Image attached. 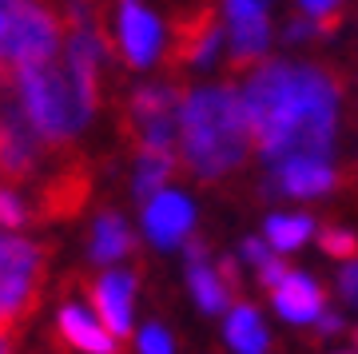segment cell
I'll list each match as a JSON object with an SVG mask.
<instances>
[{
  "label": "cell",
  "mask_w": 358,
  "mask_h": 354,
  "mask_svg": "<svg viewBox=\"0 0 358 354\" xmlns=\"http://www.w3.org/2000/svg\"><path fill=\"white\" fill-rule=\"evenodd\" d=\"M136 239H131L128 223L112 211H103L96 219V235H92V263H120L124 255H131Z\"/></svg>",
  "instance_id": "e0dca14e"
},
{
  "label": "cell",
  "mask_w": 358,
  "mask_h": 354,
  "mask_svg": "<svg viewBox=\"0 0 358 354\" xmlns=\"http://www.w3.org/2000/svg\"><path fill=\"white\" fill-rule=\"evenodd\" d=\"M287 275H291V267L282 263V259H275V255H271L267 263L259 267V278H263V283H267L271 291H275V287H279V283H282V278H287Z\"/></svg>",
  "instance_id": "d4e9b609"
},
{
  "label": "cell",
  "mask_w": 358,
  "mask_h": 354,
  "mask_svg": "<svg viewBox=\"0 0 358 354\" xmlns=\"http://www.w3.org/2000/svg\"><path fill=\"white\" fill-rule=\"evenodd\" d=\"M271 187L282 191V195H294V199H310V195H327L334 187V171L327 160H315V155H291L275 164V176H271Z\"/></svg>",
  "instance_id": "7c38bea8"
},
{
  "label": "cell",
  "mask_w": 358,
  "mask_h": 354,
  "mask_svg": "<svg viewBox=\"0 0 358 354\" xmlns=\"http://www.w3.org/2000/svg\"><path fill=\"white\" fill-rule=\"evenodd\" d=\"M310 231H315V223L307 215H271L263 243L275 247V251H294V247H303L310 239Z\"/></svg>",
  "instance_id": "ffe728a7"
},
{
  "label": "cell",
  "mask_w": 358,
  "mask_h": 354,
  "mask_svg": "<svg viewBox=\"0 0 358 354\" xmlns=\"http://www.w3.org/2000/svg\"><path fill=\"white\" fill-rule=\"evenodd\" d=\"M0 354H16V334L0 330Z\"/></svg>",
  "instance_id": "f1b7e54d"
},
{
  "label": "cell",
  "mask_w": 358,
  "mask_h": 354,
  "mask_svg": "<svg viewBox=\"0 0 358 354\" xmlns=\"http://www.w3.org/2000/svg\"><path fill=\"white\" fill-rule=\"evenodd\" d=\"M88 191H92V176H88V164L68 155L64 164L56 167L48 179L36 183V195H32V219L36 223H52V219H72L88 203Z\"/></svg>",
  "instance_id": "ba28073f"
},
{
  "label": "cell",
  "mask_w": 358,
  "mask_h": 354,
  "mask_svg": "<svg viewBox=\"0 0 358 354\" xmlns=\"http://www.w3.org/2000/svg\"><path fill=\"white\" fill-rule=\"evenodd\" d=\"M24 223H32V211H28V199L20 195V191L13 187H0V227H24Z\"/></svg>",
  "instance_id": "44dd1931"
},
{
  "label": "cell",
  "mask_w": 358,
  "mask_h": 354,
  "mask_svg": "<svg viewBox=\"0 0 358 354\" xmlns=\"http://www.w3.org/2000/svg\"><path fill=\"white\" fill-rule=\"evenodd\" d=\"M338 295H343L350 306H358V259H350V263L338 271Z\"/></svg>",
  "instance_id": "cb8c5ba5"
},
{
  "label": "cell",
  "mask_w": 358,
  "mask_h": 354,
  "mask_svg": "<svg viewBox=\"0 0 358 354\" xmlns=\"http://www.w3.org/2000/svg\"><path fill=\"white\" fill-rule=\"evenodd\" d=\"M183 92L176 84H143L131 92L124 108V132L131 136L136 152H167L176 155V127Z\"/></svg>",
  "instance_id": "8992f818"
},
{
  "label": "cell",
  "mask_w": 358,
  "mask_h": 354,
  "mask_svg": "<svg viewBox=\"0 0 358 354\" xmlns=\"http://www.w3.org/2000/svg\"><path fill=\"white\" fill-rule=\"evenodd\" d=\"M136 195L143 203H152L159 191H164L167 176H171V167H176V155L167 152H136Z\"/></svg>",
  "instance_id": "ac0fdd59"
},
{
  "label": "cell",
  "mask_w": 358,
  "mask_h": 354,
  "mask_svg": "<svg viewBox=\"0 0 358 354\" xmlns=\"http://www.w3.org/2000/svg\"><path fill=\"white\" fill-rule=\"evenodd\" d=\"M64 48L60 16L40 4H8V20L0 32V84H16L20 72L48 64Z\"/></svg>",
  "instance_id": "5b68a950"
},
{
  "label": "cell",
  "mask_w": 358,
  "mask_h": 354,
  "mask_svg": "<svg viewBox=\"0 0 358 354\" xmlns=\"http://www.w3.org/2000/svg\"><path fill=\"white\" fill-rule=\"evenodd\" d=\"M60 339L72 342V346L84 351V354H124L120 346H115L112 334H108L100 323H92L88 311H80L76 303L60 306Z\"/></svg>",
  "instance_id": "9a60e30c"
},
{
  "label": "cell",
  "mask_w": 358,
  "mask_h": 354,
  "mask_svg": "<svg viewBox=\"0 0 358 354\" xmlns=\"http://www.w3.org/2000/svg\"><path fill=\"white\" fill-rule=\"evenodd\" d=\"M275 311H279L287 323H319V315H322L319 283L307 278V275H299V271H291V275L275 287Z\"/></svg>",
  "instance_id": "5bb4252c"
},
{
  "label": "cell",
  "mask_w": 358,
  "mask_h": 354,
  "mask_svg": "<svg viewBox=\"0 0 358 354\" xmlns=\"http://www.w3.org/2000/svg\"><path fill=\"white\" fill-rule=\"evenodd\" d=\"M319 330H322V334H338V330H343V318L331 315V311H322V315H319Z\"/></svg>",
  "instance_id": "83f0119b"
},
{
  "label": "cell",
  "mask_w": 358,
  "mask_h": 354,
  "mask_svg": "<svg viewBox=\"0 0 358 354\" xmlns=\"http://www.w3.org/2000/svg\"><path fill=\"white\" fill-rule=\"evenodd\" d=\"M131 299H136V275L131 271H108L92 278V306L100 311L108 334H128L131 330Z\"/></svg>",
  "instance_id": "8fae6325"
},
{
  "label": "cell",
  "mask_w": 358,
  "mask_h": 354,
  "mask_svg": "<svg viewBox=\"0 0 358 354\" xmlns=\"http://www.w3.org/2000/svg\"><path fill=\"white\" fill-rule=\"evenodd\" d=\"M140 354H171V339L164 327H143L140 330Z\"/></svg>",
  "instance_id": "603a6c76"
},
{
  "label": "cell",
  "mask_w": 358,
  "mask_h": 354,
  "mask_svg": "<svg viewBox=\"0 0 358 354\" xmlns=\"http://www.w3.org/2000/svg\"><path fill=\"white\" fill-rule=\"evenodd\" d=\"M247 136L271 164L291 155L327 160L338 124L334 80L307 64H263L239 92Z\"/></svg>",
  "instance_id": "6da1fadb"
},
{
  "label": "cell",
  "mask_w": 358,
  "mask_h": 354,
  "mask_svg": "<svg viewBox=\"0 0 358 354\" xmlns=\"http://www.w3.org/2000/svg\"><path fill=\"white\" fill-rule=\"evenodd\" d=\"M16 96H20V108H24L28 124L36 127L52 148H68L84 132L92 112H96L84 100V92L76 88L64 56H52L48 64L20 72L16 76Z\"/></svg>",
  "instance_id": "3957f363"
},
{
  "label": "cell",
  "mask_w": 358,
  "mask_h": 354,
  "mask_svg": "<svg viewBox=\"0 0 358 354\" xmlns=\"http://www.w3.org/2000/svg\"><path fill=\"white\" fill-rule=\"evenodd\" d=\"M56 354H64V351H56Z\"/></svg>",
  "instance_id": "1f68e13d"
},
{
  "label": "cell",
  "mask_w": 358,
  "mask_h": 354,
  "mask_svg": "<svg viewBox=\"0 0 358 354\" xmlns=\"http://www.w3.org/2000/svg\"><path fill=\"white\" fill-rule=\"evenodd\" d=\"M120 52L131 68H148L159 60V44H164V24L155 20L140 4H120Z\"/></svg>",
  "instance_id": "30bf717a"
},
{
  "label": "cell",
  "mask_w": 358,
  "mask_h": 354,
  "mask_svg": "<svg viewBox=\"0 0 358 354\" xmlns=\"http://www.w3.org/2000/svg\"><path fill=\"white\" fill-rule=\"evenodd\" d=\"M179 155L199 179H219L247 160L251 136L243 124L235 88H199L183 96L179 108Z\"/></svg>",
  "instance_id": "7a4b0ae2"
},
{
  "label": "cell",
  "mask_w": 358,
  "mask_h": 354,
  "mask_svg": "<svg viewBox=\"0 0 358 354\" xmlns=\"http://www.w3.org/2000/svg\"><path fill=\"white\" fill-rule=\"evenodd\" d=\"M243 255H247L255 267H263V263L271 259V247H267L263 239H247V243H243Z\"/></svg>",
  "instance_id": "4316f807"
},
{
  "label": "cell",
  "mask_w": 358,
  "mask_h": 354,
  "mask_svg": "<svg viewBox=\"0 0 358 354\" xmlns=\"http://www.w3.org/2000/svg\"><path fill=\"white\" fill-rule=\"evenodd\" d=\"M52 247L24 235H0V330L24 327L36 315L44 287H48Z\"/></svg>",
  "instance_id": "277c9868"
},
{
  "label": "cell",
  "mask_w": 358,
  "mask_h": 354,
  "mask_svg": "<svg viewBox=\"0 0 358 354\" xmlns=\"http://www.w3.org/2000/svg\"><path fill=\"white\" fill-rule=\"evenodd\" d=\"M355 342H358V330H355Z\"/></svg>",
  "instance_id": "4dcf8cb0"
},
{
  "label": "cell",
  "mask_w": 358,
  "mask_h": 354,
  "mask_svg": "<svg viewBox=\"0 0 358 354\" xmlns=\"http://www.w3.org/2000/svg\"><path fill=\"white\" fill-rule=\"evenodd\" d=\"M223 44V24L215 8H187L171 20V40H167V64L171 68H207Z\"/></svg>",
  "instance_id": "52a82bcc"
},
{
  "label": "cell",
  "mask_w": 358,
  "mask_h": 354,
  "mask_svg": "<svg viewBox=\"0 0 358 354\" xmlns=\"http://www.w3.org/2000/svg\"><path fill=\"white\" fill-rule=\"evenodd\" d=\"M227 342L235 354H267V327L259 318L255 306H231L227 315Z\"/></svg>",
  "instance_id": "2e32d148"
},
{
  "label": "cell",
  "mask_w": 358,
  "mask_h": 354,
  "mask_svg": "<svg viewBox=\"0 0 358 354\" xmlns=\"http://www.w3.org/2000/svg\"><path fill=\"white\" fill-rule=\"evenodd\" d=\"M4 20H8V4H0V32H4Z\"/></svg>",
  "instance_id": "f546056e"
},
{
  "label": "cell",
  "mask_w": 358,
  "mask_h": 354,
  "mask_svg": "<svg viewBox=\"0 0 358 354\" xmlns=\"http://www.w3.org/2000/svg\"><path fill=\"white\" fill-rule=\"evenodd\" d=\"M192 271H187V283H192V295L195 303L203 306V311H211V315H219V311H227V287L219 283V275L211 271L207 263H187Z\"/></svg>",
  "instance_id": "d6986e66"
},
{
  "label": "cell",
  "mask_w": 358,
  "mask_h": 354,
  "mask_svg": "<svg viewBox=\"0 0 358 354\" xmlns=\"http://www.w3.org/2000/svg\"><path fill=\"white\" fill-rule=\"evenodd\" d=\"M223 20H227V32H231V68L243 72L255 60H263V52L271 44L267 8L263 4H227Z\"/></svg>",
  "instance_id": "9c48e42d"
},
{
  "label": "cell",
  "mask_w": 358,
  "mask_h": 354,
  "mask_svg": "<svg viewBox=\"0 0 358 354\" xmlns=\"http://www.w3.org/2000/svg\"><path fill=\"white\" fill-rule=\"evenodd\" d=\"M319 247H322L327 255H334V259H355V255H358V239L350 235V231H343V227L322 231V235H319Z\"/></svg>",
  "instance_id": "7402d4cb"
},
{
  "label": "cell",
  "mask_w": 358,
  "mask_h": 354,
  "mask_svg": "<svg viewBox=\"0 0 358 354\" xmlns=\"http://www.w3.org/2000/svg\"><path fill=\"white\" fill-rule=\"evenodd\" d=\"M310 36H319V28L310 24L307 16H294L291 24H287V40H291V44L294 40H310Z\"/></svg>",
  "instance_id": "484cf974"
},
{
  "label": "cell",
  "mask_w": 358,
  "mask_h": 354,
  "mask_svg": "<svg viewBox=\"0 0 358 354\" xmlns=\"http://www.w3.org/2000/svg\"><path fill=\"white\" fill-rule=\"evenodd\" d=\"M148 235H152L159 247H176V243H187V231L195 223V207L187 203V195H171V191H159L152 203H148Z\"/></svg>",
  "instance_id": "4fadbf2b"
}]
</instances>
